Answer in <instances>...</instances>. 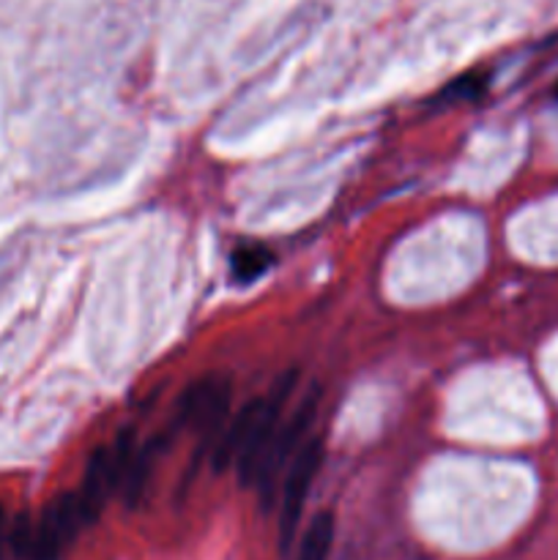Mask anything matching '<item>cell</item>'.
Wrapping results in <instances>:
<instances>
[{
  "instance_id": "obj_8",
  "label": "cell",
  "mask_w": 558,
  "mask_h": 560,
  "mask_svg": "<svg viewBox=\"0 0 558 560\" xmlns=\"http://www.w3.org/2000/svg\"><path fill=\"white\" fill-rule=\"evenodd\" d=\"M274 255L266 249V246H257V244H244L233 252L230 257V268H233V279L239 284H249L255 282L257 277L271 268Z\"/></svg>"
},
{
  "instance_id": "obj_4",
  "label": "cell",
  "mask_w": 558,
  "mask_h": 560,
  "mask_svg": "<svg viewBox=\"0 0 558 560\" xmlns=\"http://www.w3.org/2000/svg\"><path fill=\"white\" fill-rule=\"evenodd\" d=\"M295 383H299V372H282V375L274 381V386L260 397V413H257L255 427H252L249 432V441H246L244 452H241L239 463H235L239 481L244 487H255L263 459H266L268 448H271L274 438H277L279 424H282L284 419V408H288V399L290 394H293Z\"/></svg>"
},
{
  "instance_id": "obj_6",
  "label": "cell",
  "mask_w": 558,
  "mask_h": 560,
  "mask_svg": "<svg viewBox=\"0 0 558 560\" xmlns=\"http://www.w3.org/2000/svg\"><path fill=\"white\" fill-rule=\"evenodd\" d=\"M334 534H337V523H334L332 512H317L315 517L306 523L304 534H301L299 558L295 560H328L334 547Z\"/></svg>"
},
{
  "instance_id": "obj_5",
  "label": "cell",
  "mask_w": 558,
  "mask_h": 560,
  "mask_svg": "<svg viewBox=\"0 0 558 560\" xmlns=\"http://www.w3.org/2000/svg\"><path fill=\"white\" fill-rule=\"evenodd\" d=\"M230 399H233V381L224 372H211L202 375L200 381L191 383L184 392L178 405V416L189 430L200 435H217L228 424Z\"/></svg>"
},
{
  "instance_id": "obj_10",
  "label": "cell",
  "mask_w": 558,
  "mask_h": 560,
  "mask_svg": "<svg viewBox=\"0 0 558 560\" xmlns=\"http://www.w3.org/2000/svg\"><path fill=\"white\" fill-rule=\"evenodd\" d=\"M556 98H558V85H556Z\"/></svg>"
},
{
  "instance_id": "obj_1",
  "label": "cell",
  "mask_w": 558,
  "mask_h": 560,
  "mask_svg": "<svg viewBox=\"0 0 558 560\" xmlns=\"http://www.w3.org/2000/svg\"><path fill=\"white\" fill-rule=\"evenodd\" d=\"M91 523H96V517L80 492H63L44 509L36 523L27 517L14 520V525H9V547L25 560H60L66 547Z\"/></svg>"
},
{
  "instance_id": "obj_2",
  "label": "cell",
  "mask_w": 558,
  "mask_h": 560,
  "mask_svg": "<svg viewBox=\"0 0 558 560\" xmlns=\"http://www.w3.org/2000/svg\"><path fill=\"white\" fill-rule=\"evenodd\" d=\"M323 392L317 386H312L304 394V399L299 402V408L290 416H284L282 424H279L277 438H274L271 448H268L266 459L260 465V474H257V492H260L263 509H271L274 501H279V476H284L288 465L293 463V457L299 454V448L304 446L306 438H310L312 424H315L317 408H321Z\"/></svg>"
},
{
  "instance_id": "obj_9",
  "label": "cell",
  "mask_w": 558,
  "mask_h": 560,
  "mask_svg": "<svg viewBox=\"0 0 558 560\" xmlns=\"http://www.w3.org/2000/svg\"><path fill=\"white\" fill-rule=\"evenodd\" d=\"M5 545H9V520H5L3 506H0V556H3Z\"/></svg>"
},
{
  "instance_id": "obj_3",
  "label": "cell",
  "mask_w": 558,
  "mask_h": 560,
  "mask_svg": "<svg viewBox=\"0 0 558 560\" xmlns=\"http://www.w3.org/2000/svg\"><path fill=\"white\" fill-rule=\"evenodd\" d=\"M323 457H326V438L310 435L293 463L284 470L282 487H279V530L277 541L279 550L288 552L293 547L295 534L301 528V514H304L306 498H310L312 485H315L317 474L323 468Z\"/></svg>"
},
{
  "instance_id": "obj_7",
  "label": "cell",
  "mask_w": 558,
  "mask_h": 560,
  "mask_svg": "<svg viewBox=\"0 0 558 560\" xmlns=\"http://www.w3.org/2000/svg\"><path fill=\"white\" fill-rule=\"evenodd\" d=\"M156 454H159L156 443H146V446L137 448L135 457H131L129 470H126V476H124V485H120V490H118L126 506H137V503L142 501V495H146V487H148V479H151V474H153Z\"/></svg>"
}]
</instances>
